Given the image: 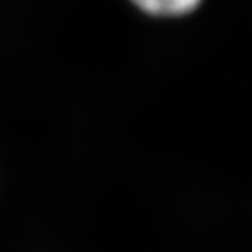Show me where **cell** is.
<instances>
[{
	"label": "cell",
	"instance_id": "1",
	"mask_svg": "<svg viewBox=\"0 0 252 252\" xmlns=\"http://www.w3.org/2000/svg\"><path fill=\"white\" fill-rule=\"evenodd\" d=\"M140 11L153 16H182L194 11L201 0H131Z\"/></svg>",
	"mask_w": 252,
	"mask_h": 252
}]
</instances>
